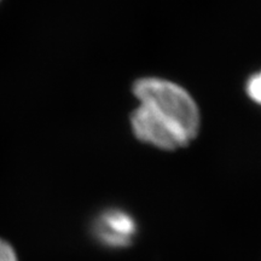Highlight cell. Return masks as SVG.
<instances>
[{
    "instance_id": "3",
    "label": "cell",
    "mask_w": 261,
    "mask_h": 261,
    "mask_svg": "<svg viewBox=\"0 0 261 261\" xmlns=\"http://www.w3.org/2000/svg\"><path fill=\"white\" fill-rule=\"evenodd\" d=\"M247 93L254 102L261 106V70L249 77L247 83Z\"/></svg>"
},
{
    "instance_id": "1",
    "label": "cell",
    "mask_w": 261,
    "mask_h": 261,
    "mask_svg": "<svg viewBox=\"0 0 261 261\" xmlns=\"http://www.w3.org/2000/svg\"><path fill=\"white\" fill-rule=\"evenodd\" d=\"M133 92L139 107L130 123L139 140L162 150H175L197 136L200 112L182 87L159 77H144L135 84Z\"/></svg>"
},
{
    "instance_id": "4",
    "label": "cell",
    "mask_w": 261,
    "mask_h": 261,
    "mask_svg": "<svg viewBox=\"0 0 261 261\" xmlns=\"http://www.w3.org/2000/svg\"><path fill=\"white\" fill-rule=\"evenodd\" d=\"M0 261H17L15 250L2 238H0Z\"/></svg>"
},
{
    "instance_id": "2",
    "label": "cell",
    "mask_w": 261,
    "mask_h": 261,
    "mask_svg": "<svg viewBox=\"0 0 261 261\" xmlns=\"http://www.w3.org/2000/svg\"><path fill=\"white\" fill-rule=\"evenodd\" d=\"M94 232L98 240L107 246L121 248L133 242L137 232V224L126 212L109 210L97 219Z\"/></svg>"
}]
</instances>
